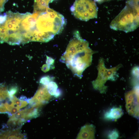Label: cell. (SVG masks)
Masks as SVG:
<instances>
[{
  "mask_svg": "<svg viewBox=\"0 0 139 139\" xmlns=\"http://www.w3.org/2000/svg\"><path fill=\"white\" fill-rule=\"evenodd\" d=\"M37 16L36 12L21 13L8 11L2 25L6 42L15 45L37 41Z\"/></svg>",
  "mask_w": 139,
  "mask_h": 139,
  "instance_id": "1",
  "label": "cell"
},
{
  "mask_svg": "<svg viewBox=\"0 0 139 139\" xmlns=\"http://www.w3.org/2000/svg\"><path fill=\"white\" fill-rule=\"evenodd\" d=\"M95 53L89 47L88 42L82 38L77 31L60 61L65 64L74 76L81 78L83 71L91 65L92 55Z\"/></svg>",
  "mask_w": 139,
  "mask_h": 139,
  "instance_id": "2",
  "label": "cell"
},
{
  "mask_svg": "<svg viewBox=\"0 0 139 139\" xmlns=\"http://www.w3.org/2000/svg\"><path fill=\"white\" fill-rule=\"evenodd\" d=\"M139 0H127L125 6L112 21L110 28L125 32L133 31L139 26Z\"/></svg>",
  "mask_w": 139,
  "mask_h": 139,
  "instance_id": "3",
  "label": "cell"
},
{
  "mask_svg": "<svg viewBox=\"0 0 139 139\" xmlns=\"http://www.w3.org/2000/svg\"><path fill=\"white\" fill-rule=\"evenodd\" d=\"M122 66L120 64L111 68H107L105 66L103 58L100 59L97 66L98 76L92 82L94 88L101 93H105L107 89V86L105 85L106 83L108 80H116L118 77L117 72Z\"/></svg>",
  "mask_w": 139,
  "mask_h": 139,
  "instance_id": "4",
  "label": "cell"
},
{
  "mask_svg": "<svg viewBox=\"0 0 139 139\" xmlns=\"http://www.w3.org/2000/svg\"><path fill=\"white\" fill-rule=\"evenodd\" d=\"M70 9L74 16L82 21H86L97 17L98 7L92 0H76Z\"/></svg>",
  "mask_w": 139,
  "mask_h": 139,
  "instance_id": "5",
  "label": "cell"
},
{
  "mask_svg": "<svg viewBox=\"0 0 139 139\" xmlns=\"http://www.w3.org/2000/svg\"><path fill=\"white\" fill-rule=\"evenodd\" d=\"M126 107L130 115L135 117L139 115L138 89L135 87L127 93L125 95Z\"/></svg>",
  "mask_w": 139,
  "mask_h": 139,
  "instance_id": "6",
  "label": "cell"
},
{
  "mask_svg": "<svg viewBox=\"0 0 139 139\" xmlns=\"http://www.w3.org/2000/svg\"><path fill=\"white\" fill-rule=\"evenodd\" d=\"M50 97V94L47 88L43 85L38 89L33 97L36 98L42 105L48 101Z\"/></svg>",
  "mask_w": 139,
  "mask_h": 139,
  "instance_id": "7",
  "label": "cell"
},
{
  "mask_svg": "<svg viewBox=\"0 0 139 139\" xmlns=\"http://www.w3.org/2000/svg\"><path fill=\"white\" fill-rule=\"evenodd\" d=\"M95 129L94 126L92 124L85 125L81 128L79 138L82 139L94 138Z\"/></svg>",
  "mask_w": 139,
  "mask_h": 139,
  "instance_id": "8",
  "label": "cell"
},
{
  "mask_svg": "<svg viewBox=\"0 0 139 139\" xmlns=\"http://www.w3.org/2000/svg\"><path fill=\"white\" fill-rule=\"evenodd\" d=\"M123 114L121 108H113L106 112L105 117L107 120H115L120 117Z\"/></svg>",
  "mask_w": 139,
  "mask_h": 139,
  "instance_id": "9",
  "label": "cell"
},
{
  "mask_svg": "<svg viewBox=\"0 0 139 139\" xmlns=\"http://www.w3.org/2000/svg\"><path fill=\"white\" fill-rule=\"evenodd\" d=\"M44 86L51 95L57 97L60 94V92L58 89L57 85L55 82L51 81Z\"/></svg>",
  "mask_w": 139,
  "mask_h": 139,
  "instance_id": "10",
  "label": "cell"
},
{
  "mask_svg": "<svg viewBox=\"0 0 139 139\" xmlns=\"http://www.w3.org/2000/svg\"><path fill=\"white\" fill-rule=\"evenodd\" d=\"M38 108L32 107L29 109H26L24 110L25 119L27 121L28 120L38 117L39 112Z\"/></svg>",
  "mask_w": 139,
  "mask_h": 139,
  "instance_id": "11",
  "label": "cell"
},
{
  "mask_svg": "<svg viewBox=\"0 0 139 139\" xmlns=\"http://www.w3.org/2000/svg\"><path fill=\"white\" fill-rule=\"evenodd\" d=\"M53 78L49 76H45L41 78L40 80V82L43 85L45 86L50 81H52Z\"/></svg>",
  "mask_w": 139,
  "mask_h": 139,
  "instance_id": "12",
  "label": "cell"
},
{
  "mask_svg": "<svg viewBox=\"0 0 139 139\" xmlns=\"http://www.w3.org/2000/svg\"><path fill=\"white\" fill-rule=\"evenodd\" d=\"M46 63L47 65L44 66V67L47 71H48L50 69L51 66L53 65L54 60L51 57L47 56Z\"/></svg>",
  "mask_w": 139,
  "mask_h": 139,
  "instance_id": "13",
  "label": "cell"
},
{
  "mask_svg": "<svg viewBox=\"0 0 139 139\" xmlns=\"http://www.w3.org/2000/svg\"><path fill=\"white\" fill-rule=\"evenodd\" d=\"M119 137L118 133L116 130H114L110 132L108 135V137L110 139H117Z\"/></svg>",
  "mask_w": 139,
  "mask_h": 139,
  "instance_id": "14",
  "label": "cell"
},
{
  "mask_svg": "<svg viewBox=\"0 0 139 139\" xmlns=\"http://www.w3.org/2000/svg\"><path fill=\"white\" fill-rule=\"evenodd\" d=\"M18 90L17 87L14 86L11 88L9 91H8L10 96H12L17 92Z\"/></svg>",
  "mask_w": 139,
  "mask_h": 139,
  "instance_id": "15",
  "label": "cell"
},
{
  "mask_svg": "<svg viewBox=\"0 0 139 139\" xmlns=\"http://www.w3.org/2000/svg\"><path fill=\"white\" fill-rule=\"evenodd\" d=\"M6 13H4L3 14L0 15V24L4 22L6 20Z\"/></svg>",
  "mask_w": 139,
  "mask_h": 139,
  "instance_id": "16",
  "label": "cell"
},
{
  "mask_svg": "<svg viewBox=\"0 0 139 139\" xmlns=\"http://www.w3.org/2000/svg\"><path fill=\"white\" fill-rule=\"evenodd\" d=\"M20 108H19L13 107L11 111L12 114H14L18 111L20 110Z\"/></svg>",
  "mask_w": 139,
  "mask_h": 139,
  "instance_id": "17",
  "label": "cell"
},
{
  "mask_svg": "<svg viewBox=\"0 0 139 139\" xmlns=\"http://www.w3.org/2000/svg\"><path fill=\"white\" fill-rule=\"evenodd\" d=\"M28 103L27 101H23L20 107V108L25 107L28 104Z\"/></svg>",
  "mask_w": 139,
  "mask_h": 139,
  "instance_id": "18",
  "label": "cell"
},
{
  "mask_svg": "<svg viewBox=\"0 0 139 139\" xmlns=\"http://www.w3.org/2000/svg\"><path fill=\"white\" fill-rule=\"evenodd\" d=\"M27 99H27V98L25 97H24V96H22L20 98V100L22 101H27Z\"/></svg>",
  "mask_w": 139,
  "mask_h": 139,
  "instance_id": "19",
  "label": "cell"
}]
</instances>
